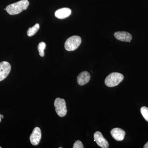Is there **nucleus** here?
I'll return each mask as SVG.
<instances>
[{"mask_svg":"<svg viewBox=\"0 0 148 148\" xmlns=\"http://www.w3.org/2000/svg\"><path fill=\"white\" fill-rule=\"evenodd\" d=\"M1 121V116H0V122Z\"/></svg>","mask_w":148,"mask_h":148,"instance_id":"a211bd4d","label":"nucleus"},{"mask_svg":"<svg viewBox=\"0 0 148 148\" xmlns=\"http://www.w3.org/2000/svg\"><path fill=\"white\" fill-rule=\"evenodd\" d=\"M39 29L40 25L38 24H36L34 27L29 28L27 32L28 36L32 37L34 36L38 32Z\"/></svg>","mask_w":148,"mask_h":148,"instance_id":"f8f14e48","label":"nucleus"},{"mask_svg":"<svg viewBox=\"0 0 148 148\" xmlns=\"http://www.w3.org/2000/svg\"><path fill=\"white\" fill-rule=\"evenodd\" d=\"M0 116H1V118L3 119L4 117L3 115L0 114Z\"/></svg>","mask_w":148,"mask_h":148,"instance_id":"f3484780","label":"nucleus"},{"mask_svg":"<svg viewBox=\"0 0 148 148\" xmlns=\"http://www.w3.org/2000/svg\"><path fill=\"white\" fill-rule=\"evenodd\" d=\"M29 5L28 0H21L9 5L6 8V10L10 15H16L26 10Z\"/></svg>","mask_w":148,"mask_h":148,"instance_id":"f257e3e1","label":"nucleus"},{"mask_svg":"<svg viewBox=\"0 0 148 148\" xmlns=\"http://www.w3.org/2000/svg\"><path fill=\"white\" fill-rule=\"evenodd\" d=\"M140 112L144 119L148 122V108L146 107H142Z\"/></svg>","mask_w":148,"mask_h":148,"instance_id":"4468645a","label":"nucleus"},{"mask_svg":"<svg viewBox=\"0 0 148 148\" xmlns=\"http://www.w3.org/2000/svg\"><path fill=\"white\" fill-rule=\"evenodd\" d=\"M46 44L44 42H41L38 45V49L39 52L40 56L43 57L45 55L44 50L46 48Z\"/></svg>","mask_w":148,"mask_h":148,"instance_id":"ddd939ff","label":"nucleus"},{"mask_svg":"<svg viewBox=\"0 0 148 148\" xmlns=\"http://www.w3.org/2000/svg\"><path fill=\"white\" fill-rule=\"evenodd\" d=\"M114 36L116 38L120 41L130 42L132 39L131 35L129 33L125 32H115Z\"/></svg>","mask_w":148,"mask_h":148,"instance_id":"6e6552de","label":"nucleus"},{"mask_svg":"<svg viewBox=\"0 0 148 148\" xmlns=\"http://www.w3.org/2000/svg\"><path fill=\"white\" fill-rule=\"evenodd\" d=\"M94 142H96L99 147L103 148L109 147L108 142L103 137V135L99 131H97L94 134Z\"/></svg>","mask_w":148,"mask_h":148,"instance_id":"423d86ee","label":"nucleus"},{"mask_svg":"<svg viewBox=\"0 0 148 148\" xmlns=\"http://www.w3.org/2000/svg\"><path fill=\"white\" fill-rule=\"evenodd\" d=\"M90 76L89 73L87 71L82 72L78 76L77 82L80 86H83L86 84L90 81Z\"/></svg>","mask_w":148,"mask_h":148,"instance_id":"9d476101","label":"nucleus"},{"mask_svg":"<svg viewBox=\"0 0 148 148\" xmlns=\"http://www.w3.org/2000/svg\"><path fill=\"white\" fill-rule=\"evenodd\" d=\"M54 105L56 112L57 114L61 117L65 116L67 112L65 100L59 98H56L54 101Z\"/></svg>","mask_w":148,"mask_h":148,"instance_id":"20e7f679","label":"nucleus"},{"mask_svg":"<svg viewBox=\"0 0 148 148\" xmlns=\"http://www.w3.org/2000/svg\"><path fill=\"white\" fill-rule=\"evenodd\" d=\"M71 14V10L70 8H64L57 10L55 12V16L59 19H64L69 17Z\"/></svg>","mask_w":148,"mask_h":148,"instance_id":"9b49d317","label":"nucleus"},{"mask_svg":"<svg viewBox=\"0 0 148 148\" xmlns=\"http://www.w3.org/2000/svg\"><path fill=\"white\" fill-rule=\"evenodd\" d=\"M73 148H83L84 146L81 141H79V140H78V141H77L75 143H74Z\"/></svg>","mask_w":148,"mask_h":148,"instance_id":"2eb2a0df","label":"nucleus"},{"mask_svg":"<svg viewBox=\"0 0 148 148\" xmlns=\"http://www.w3.org/2000/svg\"><path fill=\"white\" fill-rule=\"evenodd\" d=\"M81 38L79 36H74L70 37L65 43V48L68 51L76 50L80 45Z\"/></svg>","mask_w":148,"mask_h":148,"instance_id":"7ed1b4c3","label":"nucleus"},{"mask_svg":"<svg viewBox=\"0 0 148 148\" xmlns=\"http://www.w3.org/2000/svg\"><path fill=\"white\" fill-rule=\"evenodd\" d=\"M0 148H1V147H0Z\"/></svg>","mask_w":148,"mask_h":148,"instance_id":"aec40b11","label":"nucleus"},{"mask_svg":"<svg viewBox=\"0 0 148 148\" xmlns=\"http://www.w3.org/2000/svg\"><path fill=\"white\" fill-rule=\"evenodd\" d=\"M5 10H6V8L4 9Z\"/></svg>","mask_w":148,"mask_h":148,"instance_id":"6ab92c4d","label":"nucleus"},{"mask_svg":"<svg viewBox=\"0 0 148 148\" xmlns=\"http://www.w3.org/2000/svg\"><path fill=\"white\" fill-rule=\"evenodd\" d=\"M124 76L118 73H111L105 79V84L110 87H114L119 84L123 80Z\"/></svg>","mask_w":148,"mask_h":148,"instance_id":"f03ea898","label":"nucleus"},{"mask_svg":"<svg viewBox=\"0 0 148 148\" xmlns=\"http://www.w3.org/2000/svg\"><path fill=\"white\" fill-rule=\"evenodd\" d=\"M10 64L7 61L0 63V82L3 80L8 75L11 71Z\"/></svg>","mask_w":148,"mask_h":148,"instance_id":"39448f33","label":"nucleus"},{"mask_svg":"<svg viewBox=\"0 0 148 148\" xmlns=\"http://www.w3.org/2000/svg\"><path fill=\"white\" fill-rule=\"evenodd\" d=\"M112 137L116 141H122L124 140L125 132L124 130L120 128H114L111 130Z\"/></svg>","mask_w":148,"mask_h":148,"instance_id":"1a4fd4ad","label":"nucleus"},{"mask_svg":"<svg viewBox=\"0 0 148 148\" xmlns=\"http://www.w3.org/2000/svg\"><path fill=\"white\" fill-rule=\"evenodd\" d=\"M144 148H148V142L146 143L144 147Z\"/></svg>","mask_w":148,"mask_h":148,"instance_id":"dca6fc26","label":"nucleus"},{"mask_svg":"<svg viewBox=\"0 0 148 148\" xmlns=\"http://www.w3.org/2000/svg\"><path fill=\"white\" fill-rule=\"evenodd\" d=\"M41 131L39 127H35L30 135V140L31 144L34 146L38 145L41 139Z\"/></svg>","mask_w":148,"mask_h":148,"instance_id":"0eeeda50","label":"nucleus"}]
</instances>
